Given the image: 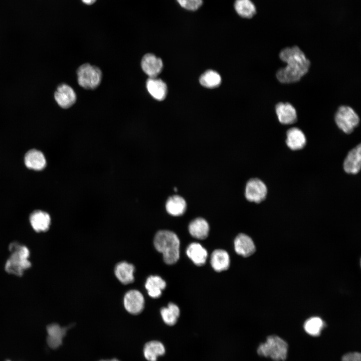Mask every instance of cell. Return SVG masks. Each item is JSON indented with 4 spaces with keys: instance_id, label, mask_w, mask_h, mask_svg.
I'll list each match as a JSON object with an SVG mask.
<instances>
[{
    "instance_id": "obj_4",
    "label": "cell",
    "mask_w": 361,
    "mask_h": 361,
    "mask_svg": "<svg viewBox=\"0 0 361 361\" xmlns=\"http://www.w3.org/2000/svg\"><path fill=\"white\" fill-rule=\"evenodd\" d=\"M288 344L280 337L272 335L267 337L265 342L257 348L258 354L269 357L275 361L284 360L287 357Z\"/></svg>"
},
{
    "instance_id": "obj_24",
    "label": "cell",
    "mask_w": 361,
    "mask_h": 361,
    "mask_svg": "<svg viewBox=\"0 0 361 361\" xmlns=\"http://www.w3.org/2000/svg\"><path fill=\"white\" fill-rule=\"evenodd\" d=\"M166 286L165 281L156 275L149 276L146 279L145 287L148 295L152 298H156L161 295L162 290Z\"/></svg>"
},
{
    "instance_id": "obj_32",
    "label": "cell",
    "mask_w": 361,
    "mask_h": 361,
    "mask_svg": "<svg viewBox=\"0 0 361 361\" xmlns=\"http://www.w3.org/2000/svg\"><path fill=\"white\" fill-rule=\"evenodd\" d=\"M82 2L87 5H91L95 2L96 0H82Z\"/></svg>"
},
{
    "instance_id": "obj_12",
    "label": "cell",
    "mask_w": 361,
    "mask_h": 361,
    "mask_svg": "<svg viewBox=\"0 0 361 361\" xmlns=\"http://www.w3.org/2000/svg\"><path fill=\"white\" fill-rule=\"evenodd\" d=\"M68 328V327H61L57 323H52L48 325L47 342L48 346L52 349H56L60 347Z\"/></svg>"
},
{
    "instance_id": "obj_18",
    "label": "cell",
    "mask_w": 361,
    "mask_h": 361,
    "mask_svg": "<svg viewBox=\"0 0 361 361\" xmlns=\"http://www.w3.org/2000/svg\"><path fill=\"white\" fill-rule=\"evenodd\" d=\"M134 266L126 262L118 263L114 269V273L118 280L123 284L132 283L134 281Z\"/></svg>"
},
{
    "instance_id": "obj_34",
    "label": "cell",
    "mask_w": 361,
    "mask_h": 361,
    "mask_svg": "<svg viewBox=\"0 0 361 361\" xmlns=\"http://www.w3.org/2000/svg\"><path fill=\"white\" fill-rule=\"evenodd\" d=\"M6 361H11V360H6Z\"/></svg>"
},
{
    "instance_id": "obj_9",
    "label": "cell",
    "mask_w": 361,
    "mask_h": 361,
    "mask_svg": "<svg viewBox=\"0 0 361 361\" xmlns=\"http://www.w3.org/2000/svg\"><path fill=\"white\" fill-rule=\"evenodd\" d=\"M54 98L57 104L62 108L71 107L76 101L77 96L75 91L69 85L62 84L58 86L54 93Z\"/></svg>"
},
{
    "instance_id": "obj_17",
    "label": "cell",
    "mask_w": 361,
    "mask_h": 361,
    "mask_svg": "<svg viewBox=\"0 0 361 361\" xmlns=\"http://www.w3.org/2000/svg\"><path fill=\"white\" fill-rule=\"evenodd\" d=\"M165 348L164 344L158 340H151L146 343L143 349L144 357L147 361H157L158 357L164 355Z\"/></svg>"
},
{
    "instance_id": "obj_2",
    "label": "cell",
    "mask_w": 361,
    "mask_h": 361,
    "mask_svg": "<svg viewBox=\"0 0 361 361\" xmlns=\"http://www.w3.org/2000/svg\"><path fill=\"white\" fill-rule=\"evenodd\" d=\"M154 246L163 255L164 261L167 264L176 263L179 257V240L173 232L160 230L155 234Z\"/></svg>"
},
{
    "instance_id": "obj_28",
    "label": "cell",
    "mask_w": 361,
    "mask_h": 361,
    "mask_svg": "<svg viewBox=\"0 0 361 361\" xmlns=\"http://www.w3.org/2000/svg\"><path fill=\"white\" fill-rule=\"evenodd\" d=\"M201 84L207 88H213L220 85L221 82L220 75L213 70H208L203 74L200 78Z\"/></svg>"
},
{
    "instance_id": "obj_19",
    "label": "cell",
    "mask_w": 361,
    "mask_h": 361,
    "mask_svg": "<svg viewBox=\"0 0 361 361\" xmlns=\"http://www.w3.org/2000/svg\"><path fill=\"white\" fill-rule=\"evenodd\" d=\"M30 221L33 228L36 232H45L49 228L51 218L49 215L46 212L35 211L31 214Z\"/></svg>"
},
{
    "instance_id": "obj_20",
    "label": "cell",
    "mask_w": 361,
    "mask_h": 361,
    "mask_svg": "<svg viewBox=\"0 0 361 361\" xmlns=\"http://www.w3.org/2000/svg\"><path fill=\"white\" fill-rule=\"evenodd\" d=\"M190 234L198 239H205L209 234V225L203 218H198L193 220L189 225Z\"/></svg>"
},
{
    "instance_id": "obj_13",
    "label": "cell",
    "mask_w": 361,
    "mask_h": 361,
    "mask_svg": "<svg viewBox=\"0 0 361 361\" xmlns=\"http://www.w3.org/2000/svg\"><path fill=\"white\" fill-rule=\"evenodd\" d=\"M275 112L279 121L283 124H291L297 120L295 108L289 103L279 102L276 105Z\"/></svg>"
},
{
    "instance_id": "obj_31",
    "label": "cell",
    "mask_w": 361,
    "mask_h": 361,
    "mask_svg": "<svg viewBox=\"0 0 361 361\" xmlns=\"http://www.w3.org/2000/svg\"><path fill=\"white\" fill-rule=\"evenodd\" d=\"M341 361H361V355L359 352H349L344 354Z\"/></svg>"
},
{
    "instance_id": "obj_27",
    "label": "cell",
    "mask_w": 361,
    "mask_h": 361,
    "mask_svg": "<svg viewBox=\"0 0 361 361\" xmlns=\"http://www.w3.org/2000/svg\"><path fill=\"white\" fill-rule=\"evenodd\" d=\"M179 313V308L173 303H169L166 307H163L160 310L163 321L168 325H173L176 323Z\"/></svg>"
},
{
    "instance_id": "obj_3",
    "label": "cell",
    "mask_w": 361,
    "mask_h": 361,
    "mask_svg": "<svg viewBox=\"0 0 361 361\" xmlns=\"http://www.w3.org/2000/svg\"><path fill=\"white\" fill-rule=\"evenodd\" d=\"M9 250L11 255L6 262L5 270L8 273L22 276L32 265L29 260L30 251L26 246L17 242L11 244Z\"/></svg>"
},
{
    "instance_id": "obj_21",
    "label": "cell",
    "mask_w": 361,
    "mask_h": 361,
    "mask_svg": "<svg viewBox=\"0 0 361 361\" xmlns=\"http://www.w3.org/2000/svg\"><path fill=\"white\" fill-rule=\"evenodd\" d=\"M186 253L196 265L201 266L206 263L208 256L207 251L200 244L191 243L188 247Z\"/></svg>"
},
{
    "instance_id": "obj_30",
    "label": "cell",
    "mask_w": 361,
    "mask_h": 361,
    "mask_svg": "<svg viewBox=\"0 0 361 361\" xmlns=\"http://www.w3.org/2000/svg\"><path fill=\"white\" fill-rule=\"evenodd\" d=\"M184 9L194 11L197 10L203 4V0H176Z\"/></svg>"
},
{
    "instance_id": "obj_23",
    "label": "cell",
    "mask_w": 361,
    "mask_h": 361,
    "mask_svg": "<svg viewBox=\"0 0 361 361\" xmlns=\"http://www.w3.org/2000/svg\"><path fill=\"white\" fill-rule=\"evenodd\" d=\"M230 261L229 254L222 249L215 250L211 256V264L217 272L227 270L229 267Z\"/></svg>"
},
{
    "instance_id": "obj_1",
    "label": "cell",
    "mask_w": 361,
    "mask_h": 361,
    "mask_svg": "<svg viewBox=\"0 0 361 361\" xmlns=\"http://www.w3.org/2000/svg\"><path fill=\"white\" fill-rule=\"evenodd\" d=\"M281 61L286 64L276 73L278 80L282 83H291L299 81L308 71L310 63L303 52L297 46L286 48L279 53Z\"/></svg>"
},
{
    "instance_id": "obj_11",
    "label": "cell",
    "mask_w": 361,
    "mask_h": 361,
    "mask_svg": "<svg viewBox=\"0 0 361 361\" xmlns=\"http://www.w3.org/2000/svg\"><path fill=\"white\" fill-rule=\"evenodd\" d=\"M343 169L347 173L356 174L361 167V145L358 144L348 153L343 162Z\"/></svg>"
},
{
    "instance_id": "obj_6",
    "label": "cell",
    "mask_w": 361,
    "mask_h": 361,
    "mask_svg": "<svg viewBox=\"0 0 361 361\" xmlns=\"http://www.w3.org/2000/svg\"><path fill=\"white\" fill-rule=\"evenodd\" d=\"M334 119L338 127L347 134L352 132L359 122V117L354 110L344 105L338 108Z\"/></svg>"
},
{
    "instance_id": "obj_15",
    "label": "cell",
    "mask_w": 361,
    "mask_h": 361,
    "mask_svg": "<svg viewBox=\"0 0 361 361\" xmlns=\"http://www.w3.org/2000/svg\"><path fill=\"white\" fill-rule=\"evenodd\" d=\"M306 143V139L303 131L298 128L292 127L286 132V143L291 150H297L303 148Z\"/></svg>"
},
{
    "instance_id": "obj_25",
    "label": "cell",
    "mask_w": 361,
    "mask_h": 361,
    "mask_svg": "<svg viewBox=\"0 0 361 361\" xmlns=\"http://www.w3.org/2000/svg\"><path fill=\"white\" fill-rule=\"evenodd\" d=\"M25 162L28 168L37 170L43 169L46 164L44 154L36 149H31L27 152Z\"/></svg>"
},
{
    "instance_id": "obj_33",
    "label": "cell",
    "mask_w": 361,
    "mask_h": 361,
    "mask_svg": "<svg viewBox=\"0 0 361 361\" xmlns=\"http://www.w3.org/2000/svg\"><path fill=\"white\" fill-rule=\"evenodd\" d=\"M99 361H120V360L116 358H113V359H102V360H100Z\"/></svg>"
},
{
    "instance_id": "obj_8",
    "label": "cell",
    "mask_w": 361,
    "mask_h": 361,
    "mask_svg": "<svg viewBox=\"0 0 361 361\" xmlns=\"http://www.w3.org/2000/svg\"><path fill=\"white\" fill-rule=\"evenodd\" d=\"M124 306L130 313L137 314L143 309L144 299L142 293L137 290H130L127 292L123 299Z\"/></svg>"
},
{
    "instance_id": "obj_16",
    "label": "cell",
    "mask_w": 361,
    "mask_h": 361,
    "mask_svg": "<svg viewBox=\"0 0 361 361\" xmlns=\"http://www.w3.org/2000/svg\"><path fill=\"white\" fill-rule=\"evenodd\" d=\"M146 87L148 93L154 99L158 101L165 99L167 92V86L160 79L149 78L146 81Z\"/></svg>"
},
{
    "instance_id": "obj_22",
    "label": "cell",
    "mask_w": 361,
    "mask_h": 361,
    "mask_svg": "<svg viewBox=\"0 0 361 361\" xmlns=\"http://www.w3.org/2000/svg\"><path fill=\"white\" fill-rule=\"evenodd\" d=\"M187 208L185 199L178 195L170 197L165 204L167 212L171 216H179L184 214Z\"/></svg>"
},
{
    "instance_id": "obj_5",
    "label": "cell",
    "mask_w": 361,
    "mask_h": 361,
    "mask_svg": "<svg viewBox=\"0 0 361 361\" xmlns=\"http://www.w3.org/2000/svg\"><path fill=\"white\" fill-rule=\"evenodd\" d=\"M78 84L86 89L96 88L100 84L102 78L101 70L97 66L85 63L77 70Z\"/></svg>"
},
{
    "instance_id": "obj_26",
    "label": "cell",
    "mask_w": 361,
    "mask_h": 361,
    "mask_svg": "<svg viewBox=\"0 0 361 361\" xmlns=\"http://www.w3.org/2000/svg\"><path fill=\"white\" fill-rule=\"evenodd\" d=\"M234 8L237 13L244 18H251L256 13V7L251 0H236Z\"/></svg>"
},
{
    "instance_id": "obj_10",
    "label": "cell",
    "mask_w": 361,
    "mask_h": 361,
    "mask_svg": "<svg viewBox=\"0 0 361 361\" xmlns=\"http://www.w3.org/2000/svg\"><path fill=\"white\" fill-rule=\"evenodd\" d=\"M141 67L149 78H155L161 72L163 63L160 58L152 54L147 53L141 59Z\"/></svg>"
},
{
    "instance_id": "obj_29",
    "label": "cell",
    "mask_w": 361,
    "mask_h": 361,
    "mask_svg": "<svg viewBox=\"0 0 361 361\" xmlns=\"http://www.w3.org/2000/svg\"><path fill=\"white\" fill-rule=\"evenodd\" d=\"M324 323L318 317H312L307 319L304 323V329L309 334L318 336L320 334Z\"/></svg>"
},
{
    "instance_id": "obj_14",
    "label": "cell",
    "mask_w": 361,
    "mask_h": 361,
    "mask_svg": "<svg viewBox=\"0 0 361 361\" xmlns=\"http://www.w3.org/2000/svg\"><path fill=\"white\" fill-rule=\"evenodd\" d=\"M234 248L236 252L243 257L252 255L255 251L256 248L252 239L245 234H239L234 240Z\"/></svg>"
},
{
    "instance_id": "obj_7",
    "label": "cell",
    "mask_w": 361,
    "mask_h": 361,
    "mask_svg": "<svg viewBox=\"0 0 361 361\" xmlns=\"http://www.w3.org/2000/svg\"><path fill=\"white\" fill-rule=\"evenodd\" d=\"M267 194V187L260 179L251 178L247 183L245 197L248 201L259 203L265 199Z\"/></svg>"
}]
</instances>
